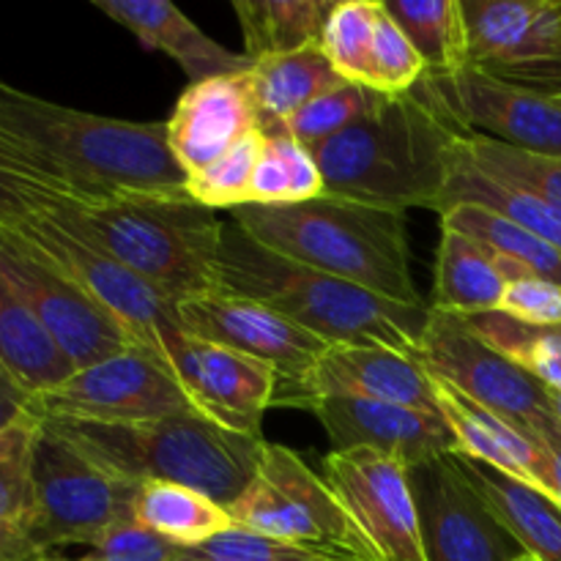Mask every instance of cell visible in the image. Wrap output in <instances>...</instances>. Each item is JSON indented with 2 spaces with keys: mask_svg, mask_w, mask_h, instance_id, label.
<instances>
[{
  "mask_svg": "<svg viewBox=\"0 0 561 561\" xmlns=\"http://www.w3.org/2000/svg\"><path fill=\"white\" fill-rule=\"evenodd\" d=\"M463 131L420 91L383 99L370 115L312 146L327 195L381 208L438 211Z\"/></svg>",
  "mask_w": 561,
  "mask_h": 561,
  "instance_id": "7a4b0ae2",
  "label": "cell"
},
{
  "mask_svg": "<svg viewBox=\"0 0 561 561\" xmlns=\"http://www.w3.org/2000/svg\"><path fill=\"white\" fill-rule=\"evenodd\" d=\"M383 99L387 96L370 91V88L343 82V85L332 88V91H327L323 96L312 99V102L305 104L296 115H290L279 131H285V135H290L294 140H299L301 146L312 148L318 146V142L345 131L348 126H354L356 121L365 118V115H370Z\"/></svg>",
  "mask_w": 561,
  "mask_h": 561,
  "instance_id": "f35d334b",
  "label": "cell"
},
{
  "mask_svg": "<svg viewBox=\"0 0 561 561\" xmlns=\"http://www.w3.org/2000/svg\"><path fill=\"white\" fill-rule=\"evenodd\" d=\"M38 561H53V559H49V557H44V559H38Z\"/></svg>",
  "mask_w": 561,
  "mask_h": 561,
  "instance_id": "816d5d0a",
  "label": "cell"
},
{
  "mask_svg": "<svg viewBox=\"0 0 561 561\" xmlns=\"http://www.w3.org/2000/svg\"><path fill=\"white\" fill-rule=\"evenodd\" d=\"M438 217H442V228L469 236V239L488 247L502 261L515 263V266L526 268L537 277L561 285V252L520 228V225L499 217L491 208L474 206V203H458V206L444 208Z\"/></svg>",
  "mask_w": 561,
  "mask_h": 561,
  "instance_id": "1f68e13d",
  "label": "cell"
},
{
  "mask_svg": "<svg viewBox=\"0 0 561 561\" xmlns=\"http://www.w3.org/2000/svg\"><path fill=\"white\" fill-rule=\"evenodd\" d=\"M499 263H502V272L507 277L499 312L520 323H529V327L561 329V285L537 277V274L502 261V257H499Z\"/></svg>",
  "mask_w": 561,
  "mask_h": 561,
  "instance_id": "60d3db41",
  "label": "cell"
},
{
  "mask_svg": "<svg viewBox=\"0 0 561 561\" xmlns=\"http://www.w3.org/2000/svg\"><path fill=\"white\" fill-rule=\"evenodd\" d=\"M186 332L228 345L277 373L279 383H294L316 367L329 345L283 312L247 296L211 290L175 305Z\"/></svg>",
  "mask_w": 561,
  "mask_h": 561,
  "instance_id": "ac0fdd59",
  "label": "cell"
},
{
  "mask_svg": "<svg viewBox=\"0 0 561 561\" xmlns=\"http://www.w3.org/2000/svg\"><path fill=\"white\" fill-rule=\"evenodd\" d=\"M323 195L327 186L310 148L285 131H266L252 173L250 206H294Z\"/></svg>",
  "mask_w": 561,
  "mask_h": 561,
  "instance_id": "d6a6232c",
  "label": "cell"
},
{
  "mask_svg": "<svg viewBox=\"0 0 561 561\" xmlns=\"http://www.w3.org/2000/svg\"><path fill=\"white\" fill-rule=\"evenodd\" d=\"M381 0H337L323 31L321 49L345 82L365 85Z\"/></svg>",
  "mask_w": 561,
  "mask_h": 561,
  "instance_id": "8d00e7d4",
  "label": "cell"
},
{
  "mask_svg": "<svg viewBox=\"0 0 561 561\" xmlns=\"http://www.w3.org/2000/svg\"><path fill=\"white\" fill-rule=\"evenodd\" d=\"M219 290L263 301L327 345H376L409 356L420 351L433 312L288 261L250 239L236 222L225 225Z\"/></svg>",
  "mask_w": 561,
  "mask_h": 561,
  "instance_id": "3957f363",
  "label": "cell"
},
{
  "mask_svg": "<svg viewBox=\"0 0 561 561\" xmlns=\"http://www.w3.org/2000/svg\"><path fill=\"white\" fill-rule=\"evenodd\" d=\"M197 561H329L307 548L263 537L257 531L230 526L197 548H186Z\"/></svg>",
  "mask_w": 561,
  "mask_h": 561,
  "instance_id": "b9f144b4",
  "label": "cell"
},
{
  "mask_svg": "<svg viewBox=\"0 0 561 561\" xmlns=\"http://www.w3.org/2000/svg\"><path fill=\"white\" fill-rule=\"evenodd\" d=\"M192 411L168 367L142 348H126L82 367L58 387L33 394L31 414L77 425H137Z\"/></svg>",
  "mask_w": 561,
  "mask_h": 561,
  "instance_id": "7c38bea8",
  "label": "cell"
},
{
  "mask_svg": "<svg viewBox=\"0 0 561 561\" xmlns=\"http://www.w3.org/2000/svg\"><path fill=\"white\" fill-rule=\"evenodd\" d=\"M31 392H25L20 383H14L5 373H0V431L31 414Z\"/></svg>",
  "mask_w": 561,
  "mask_h": 561,
  "instance_id": "bcb514c9",
  "label": "cell"
},
{
  "mask_svg": "<svg viewBox=\"0 0 561 561\" xmlns=\"http://www.w3.org/2000/svg\"><path fill=\"white\" fill-rule=\"evenodd\" d=\"M175 561H197V559L192 557V553L186 551V548H181V551H179V557H175Z\"/></svg>",
  "mask_w": 561,
  "mask_h": 561,
  "instance_id": "681fc988",
  "label": "cell"
},
{
  "mask_svg": "<svg viewBox=\"0 0 561 561\" xmlns=\"http://www.w3.org/2000/svg\"><path fill=\"white\" fill-rule=\"evenodd\" d=\"M466 159L474 164L480 173L499 184L526 190L531 195L542 197L551 206L561 208V159L546 157V153L524 151V148L504 146V142L488 140V137L469 135L460 137Z\"/></svg>",
  "mask_w": 561,
  "mask_h": 561,
  "instance_id": "e575fe53",
  "label": "cell"
},
{
  "mask_svg": "<svg viewBox=\"0 0 561 561\" xmlns=\"http://www.w3.org/2000/svg\"><path fill=\"white\" fill-rule=\"evenodd\" d=\"M327 398L378 400L420 411H438L425 367L414 356L376 345H329L327 354L305 378L277 383L274 405L310 409L312 403Z\"/></svg>",
  "mask_w": 561,
  "mask_h": 561,
  "instance_id": "d6986e66",
  "label": "cell"
},
{
  "mask_svg": "<svg viewBox=\"0 0 561 561\" xmlns=\"http://www.w3.org/2000/svg\"><path fill=\"white\" fill-rule=\"evenodd\" d=\"M389 16L425 64V77H444L469 66V31L460 0H389Z\"/></svg>",
  "mask_w": 561,
  "mask_h": 561,
  "instance_id": "4dcf8cb0",
  "label": "cell"
},
{
  "mask_svg": "<svg viewBox=\"0 0 561 561\" xmlns=\"http://www.w3.org/2000/svg\"><path fill=\"white\" fill-rule=\"evenodd\" d=\"M64 206L58 195L42 181L20 168L0 146V219L3 222H22L33 214L49 211V208Z\"/></svg>",
  "mask_w": 561,
  "mask_h": 561,
  "instance_id": "7bdbcfd3",
  "label": "cell"
},
{
  "mask_svg": "<svg viewBox=\"0 0 561 561\" xmlns=\"http://www.w3.org/2000/svg\"><path fill=\"white\" fill-rule=\"evenodd\" d=\"M38 252L49 257L64 274H69L102 310H107L135 348L148 351L159 359L162 334L181 327L179 310L142 283L135 272L104 252L96 241L77 230L58 211H42L14 222Z\"/></svg>",
  "mask_w": 561,
  "mask_h": 561,
  "instance_id": "8fae6325",
  "label": "cell"
},
{
  "mask_svg": "<svg viewBox=\"0 0 561 561\" xmlns=\"http://www.w3.org/2000/svg\"><path fill=\"white\" fill-rule=\"evenodd\" d=\"M179 551V546L142 526L140 520L129 518L113 526L88 557L93 561H175Z\"/></svg>",
  "mask_w": 561,
  "mask_h": 561,
  "instance_id": "ee69618b",
  "label": "cell"
},
{
  "mask_svg": "<svg viewBox=\"0 0 561 561\" xmlns=\"http://www.w3.org/2000/svg\"><path fill=\"white\" fill-rule=\"evenodd\" d=\"M263 142H266V131H250L230 151L192 173L186 179V195L201 206L211 208V211H217V208H233L236 211L241 206H250L252 173H255Z\"/></svg>",
  "mask_w": 561,
  "mask_h": 561,
  "instance_id": "74e56055",
  "label": "cell"
},
{
  "mask_svg": "<svg viewBox=\"0 0 561 561\" xmlns=\"http://www.w3.org/2000/svg\"><path fill=\"white\" fill-rule=\"evenodd\" d=\"M463 321L477 337L537 378L542 387L561 392V329L529 327L499 310L469 316Z\"/></svg>",
  "mask_w": 561,
  "mask_h": 561,
  "instance_id": "836d02e7",
  "label": "cell"
},
{
  "mask_svg": "<svg viewBox=\"0 0 561 561\" xmlns=\"http://www.w3.org/2000/svg\"><path fill=\"white\" fill-rule=\"evenodd\" d=\"M44 557L47 553L36 546L25 526L0 520V561H38Z\"/></svg>",
  "mask_w": 561,
  "mask_h": 561,
  "instance_id": "f6af8a7d",
  "label": "cell"
},
{
  "mask_svg": "<svg viewBox=\"0 0 561 561\" xmlns=\"http://www.w3.org/2000/svg\"><path fill=\"white\" fill-rule=\"evenodd\" d=\"M36 515L31 537L44 553L64 546L93 548L113 526L135 518L142 482L129 480L42 422L36 442Z\"/></svg>",
  "mask_w": 561,
  "mask_h": 561,
  "instance_id": "ba28073f",
  "label": "cell"
},
{
  "mask_svg": "<svg viewBox=\"0 0 561 561\" xmlns=\"http://www.w3.org/2000/svg\"><path fill=\"white\" fill-rule=\"evenodd\" d=\"M431 381L438 414L447 420L449 431L455 433L460 455L482 460V463L551 496V458H548L546 447L531 442L526 433H520L518 427L504 422L493 411L482 409L480 403L466 398L455 387L444 383L442 378L431 376Z\"/></svg>",
  "mask_w": 561,
  "mask_h": 561,
  "instance_id": "603a6c76",
  "label": "cell"
},
{
  "mask_svg": "<svg viewBox=\"0 0 561 561\" xmlns=\"http://www.w3.org/2000/svg\"><path fill=\"white\" fill-rule=\"evenodd\" d=\"M327 431L332 449H373L403 466L427 463L442 455L458 453L455 433L438 411H420L409 405L378 400L327 398L310 405Z\"/></svg>",
  "mask_w": 561,
  "mask_h": 561,
  "instance_id": "ffe728a7",
  "label": "cell"
},
{
  "mask_svg": "<svg viewBox=\"0 0 561 561\" xmlns=\"http://www.w3.org/2000/svg\"><path fill=\"white\" fill-rule=\"evenodd\" d=\"M559 102H561V99H559Z\"/></svg>",
  "mask_w": 561,
  "mask_h": 561,
  "instance_id": "db71d44e",
  "label": "cell"
},
{
  "mask_svg": "<svg viewBox=\"0 0 561 561\" xmlns=\"http://www.w3.org/2000/svg\"><path fill=\"white\" fill-rule=\"evenodd\" d=\"M427 561H524V548L471 485L453 455L409 469Z\"/></svg>",
  "mask_w": 561,
  "mask_h": 561,
  "instance_id": "9a60e30c",
  "label": "cell"
},
{
  "mask_svg": "<svg viewBox=\"0 0 561 561\" xmlns=\"http://www.w3.org/2000/svg\"><path fill=\"white\" fill-rule=\"evenodd\" d=\"M524 561H531V559H524Z\"/></svg>",
  "mask_w": 561,
  "mask_h": 561,
  "instance_id": "f5cc1de1",
  "label": "cell"
},
{
  "mask_svg": "<svg viewBox=\"0 0 561 561\" xmlns=\"http://www.w3.org/2000/svg\"><path fill=\"white\" fill-rule=\"evenodd\" d=\"M233 222L288 261L400 305L427 307L411 274L405 211L323 195L294 206H241Z\"/></svg>",
  "mask_w": 561,
  "mask_h": 561,
  "instance_id": "277c9868",
  "label": "cell"
},
{
  "mask_svg": "<svg viewBox=\"0 0 561 561\" xmlns=\"http://www.w3.org/2000/svg\"><path fill=\"white\" fill-rule=\"evenodd\" d=\"M416 91L460 131L561 159V102L466 69L425 77Z\"/></svg>",
  "mask_w": 561,
  "mask_h": 561,
  "instance_id": "2e32d148",
  "label": "cell"
},
{
  "mask_svg": "<svg viewBox=\"0 0 561 561\" xmlns=\"http://www.w3.org/2000/svg\"><path fill=\"white\" fill-rule=\"evenodd\" d=\"M159 362L170 370L192 411L225 431L263 438V414L274 405L277 373L228 345L175 327L162 334Z\"/></svg>",
  "mask_w": 561,
  "mask_h": 561,
  "instance_id": "5bb4252c",
  "label": "cell"
},
{
  "mask_svg": "<svg viewBox=\"0 0 561 561\" xmlns=\"http://www.w3.org/2000/svg\"><path fill=\"white\" fill-rule=\"evenodd\" d=\"M0 373L25 392L42 394L75 376L69 356L44 332L33 312L0 283Z\"/></svg>",
  "mask_w": 561,
  "mask_h": 561,
  "instance_id": "484cf974",
  "label": "cell"
},
{
  "mask_svg": "<svg viewBox=\"0 0 561 561\" xmlns=\"http://www.w3.org/2000/svg\"><path fill=\"white\" fill-rule=\"evenodd\" d=\"M135 520L179 548H197L236 526L228 510L206 493L159 480L142 482Z\"/></svg>",
  "mask_w": 561,
  "mask_h": 561,
  "instance_id": "f546056e",
  "label": "cell"
},
{
  "mask_svg": "<svg viewBox=\"0 0 561 561\" xmlns=\"http://www.w3.org/2000/svg\"><path fill=\"white\" fill-rule=\"evenodd\" d=\"M228 513L241 529L307 548L329 561H381L323 477L283 444L266 442L255 480Z\"/></svg>",
  "mask_w": 561,
  "mask_h": 561,
  "instance_id": "52a82bcc",
  "label": "cell"
},
{
  "mask_svg": "<svg viewBox=\"0 0 561 561\" xmlns=\"http://www.w3.org/2000/svg\"><path fill=\"white\" fill-rule=\"evenodd\" d=\"M42 433V420L25 414L0 431V520L31 526L36 515V442Z\"/></svg>",
  "mask_w": 561,
  "mask_h": 561,
  "instance_id": "d590c367",
  "label": "cell"
},
{
  "mask_svg": "<svg viewBox=\"0 0 561 561\" xmlns=\"http://www.w3.org/2000/svg\"><path fill=\"white\" fill-rule=\"evenodd\" d=\"M551 403H553V414H557V422L561 427V392H551Z\"/></svg>",
  "mask_w": 561,
  "mask_h": 561,
  "instance_id": "c3c4849f",
  "label": "cell"
},
{
  "mask_svg": "<svg viewBox=\"0 0 561 561\" xmlns=\"http://www.w3.org/2000/svg\"><path fill=\"white\" fill-rule=\"evenodd\" d=\"M250 71L255 82L263 131H279L285 121L299 113L305 104L345 82L321 47L257 58L252 60Z\"/></svg>",
  "mask_w": 561,
  "mask_h": 561,
  "instance_id": "4316f807",
  "label": "cell"
},
{
  "mask_svg": "<svg viewBox=\"0 0 561 561\" xmlns=\"http://www.w3.org/2000/svg\"><path fill=\"white\" fill-rule=\"evenodd\" d=\"M546 449H548V458H551V480H553L551 499L561 507V444H557V447H546Z\"/></svg>",
  "mask_w": 561,
  "mask_h": 561,
  "instance_id": "7dc6e473",
  "label": "cell"
},
{
  "mask_svg": "<svg viewBox=\"0 0 561 561\" xmlns=\"http://www.w3.org/2000/svg\"><path fill=\"white\" fill-rule=\"evenodd\" d=\"M469 66L513 88L561 99V0H460Z\"/></svg>",
  "mask_w": 561,
  "mask_h": 561,
  "instance_id": "4fadbf2b",
  "label": "cell"
},
{
  "mask_svg": "<svg viewBox=\"0 0 561 561\" xmlns=\"http://www.w3.org/2000/svg\"><path fill=\"white\" fill-rule=\"evenodd\" d=\"M334 3L337 0H236L244 55L257 60L321 47Z\"/></svg>",
  "mask_w": 561,
  "mask_h": 561,
  "instance_id": "83f0119b",
  "label": "cell"
},
{
  "mask_svg": "<svg viewBox=\"0 0 561 561\" xmlns=\"http://www.w3.org/2000/svg\"><path fill=\"white\" fill-rule=\"evenodd\" d=\"M507 277L488 247L463 233L442 228L433 283V310L447 316H482L502 307Z\"/></svg>",
  "mask_w": 561,
  "mask_h": 561,
  "instance_id": "d4e9b609",
  "label": "cell"
},
{
  "mask_svg": "<svg viewBox=\"0 0 561 561\" xmlns=\"http://www.w3.org/2000/svg\"><path fill=\"white\" fill-rule=\"evenodd\" d=\"M414 359L425 373L502 416L540 447L561 444L551 389L477 337L460 316L433 310Z\"/></svg>",
  "mask_w": 561,
  "mask_h": 561,
  "instance_id": "9c48e42d",
  "label": "cell"
},
{
  "mask_svg": "<svg viewBox=\"0 0 561 561\" xmlns=\"http://www.w3.org/2000/svg\"><path fill=\"white\" fill-rule=\"evenodd\" d=\"M53 561H69V559H53ZM71 561H93V559L85 557V559H71Z\"/></svg>",
  "mask_w": 561,
  "mask_h": 561,
  "instance_id": "f907efd6",
  "label": "cell"
},
{
  "mask_svg": "<svg viewBox=\"0 0 561 561\" xmlns=\"http://www.w3.org/2000/svg\"><path fill=\"white\" fill-rule=\"evenodd\" d=\"M455 460L526 557L531 561H561V507L548 493L469 455L455 453Z\"/></svg>",
  "mask_w": 561,
  "mask_h": 561,
  "instance_id": "cb8c5ba5",
  "label": "cell"
},
{
  "mask_svg": "<svg viewBox=\"0 0 561 561\" xmlns=\"http://www.w3.org/2000/svg\"><path fill=\"white\" fill-rule=\"evenodd\" d=\"M458 203H474V206L491 208L499 217L520 225V228L529 230L537 239H542L553 250L561 252V208L551 206V203L531 195V192L515 190V186L488 179L485 173H480L466 159L463 148H460L458 159H455L453 175H449L442 203H438V214L449 206H458Z\"/></svg>",
  "mask_w": 561,
  "mask_h": 561,
  "instance_id": "f1b7e54d",
  "label": "cell"
},
{
  "mask_svg": "<svg viewBox=\"0 0 561 561\" xmlns=\"http://www.w3.org/2000/svg\"><path fill=\"white\" fill-rule=\"evenodd\" d=\"M0 283L33 312L77 370L135 348L126 329L96 305L69 274L0 219Z\"/></svg>",
  "mask_w": 561,
  "mask_h": 561,
  "instance_id": "30bf717a",
  "label": "cell"
},
{
  "mask_svg": "<svg viewBox=\"0 0 561 561\" xmlns=\"http://www.w3.org/2000/svg\"><path fill=\"white\" fill-rule=\"evenodd\" d=\"M47 422V420H42ZM96 463L137 482H175L206 493L225 510L250 488L266 438L225 431L217 422L184 411L137 425L47 422Z\"/></svg>",
  "mask_w": 561,
  "mask_h": 561,
  "instance_id": "8992f818",
  "label": "cell"
},
{
  "mask_svg": "<svg viewBox=\"0 0 561 561\" xmlns=\"http://www.w3.org/2000/svg\"><path fill=\"white\" fill-rule=\"evenodd\" d=\"M321 471L381 561H427L409 466L373 449H332L323 455Z\"/></svg>",
  "mask_w": 561,
  "mask_h": 561,
  "instance_id": "e0dca14e",
  "label": "cell"
},
{
  "mask_svg": "<svg viewBox=\"0 0 561 561\" xmlns=\"http://www.w3.org/2000/svg\"><path fill=\"white\" fill-rule=\"evenodd\" d=\"M164 126L170 151L190 179L250 131L263 129L252 71L190 82Z\"/></svg>",
  "mask_w": 561,
  "mask_h": 561,
  "instance_id": "44dd1931",
  "label": "cell"
},
{
  "mask_svg": "<svg viewBox=\"0 0 561 561\" xmlns=\"http://www.w3.org/2000/svg\"><path fill=\"white\" fill-rule=\"evenodd\" d=\"M425 75V64L416 55V49L411 47L405 33L398 27V22L389 16L387 5L381 0V16H378L376 42H373L370 64H367L365 88L389 99L409 96L420 88Z\"/></svg>",
  "mask_w": 561,
  "mask_h": 561,
  "instance_id": "ab89813d",
  "label": "cell"
},
{
  "mask_svg": "<svg viewBox=\"0 0 561 561\" xmlns=\"http://www.w3.org/2000/svg\"><path fill=\"white\" fill-rule=\"evenodd\" d=\"M0 146L64 206L124 195H181L186 173L162 121H121L64 107L0 80Z\"/></svg>",
  "mask_w": 561,
  "mask_h": 561,
  "instance_id": "6da1fadb",
  "label": "cell"
},
{
  "mask_svg": "<svg viewBox=\"0 0 561 561\" xmlns=\"http://www.w3.org/2000/svg\"><path fill=\"white\" fill-rule=\"evenodd\" d=\"M124 263L170 305L219 290L225 222L181 195H124L49 208Z\"/></svg>",
  "mask_w": 561,
  "mask_h": 561,
  "instance_id": "5b68a950",
  "label": "cell"
},
{
  "mask_svg": "<svg viewBox=\"0 0 561 561\" xmlns=\"http://www.w3.org/2000/svg\"><path fill=\"white\" fill-rule=\"evenodd\" d=\"M93 9L135 33L142 49L173 58L190 82L236 75L252 66L244 53L239 55L214 42L168 0H93Z\"/></svg>",
  "mask_w": 561,
  "mask_h": 561,
  "instance_id": "7402d4cb",
  "label": "cell"
}]
</instances>
